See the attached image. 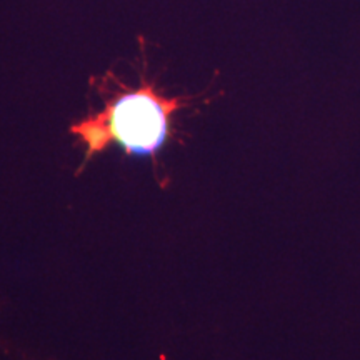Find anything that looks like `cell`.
<instances>
[{"label": "cell", "mask_w": 360, "mask_h": 360, "mask_svg": "<svg viewBox=\"0 0 360 360\" xmlns=\"http://www.w3.org/2000/svg\"><path fill=\"white\" fill-rule=\"evenodd\" d=\"M117 90L103 110L72 124L70 134L85 147V162L119 143L127 155L155 157L170 137L175 112L187 105L186 97H167L142 74L137 89Z\"/></svg>", "instance_id": "obj_1"}]
</instances>
